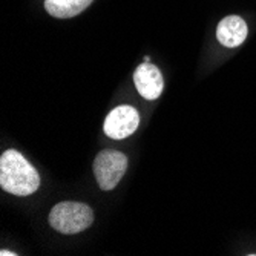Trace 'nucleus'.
I'll return each instance as SVG.
<instances>
[{
  "label": "nucleus",
  "instance_id": "obj_1",
  "mask_svg": "<svg viewBox=\"0 0 256 256\" xmlns=\"http://www.w3.org/2000/svg\"><path fill=\"white\" fill-rule=\"evenodd\" d=\"M0 188L16 196H28L40 188L36 168L18 150L10 149L0 158Z\"/></svg>",
  "mask_w": 256,
  "mask_h": 256
},
{
  "label": "nucleus",
  "instance_id": "obj_2",
  "mask_svg": "<svg viewBox=\"0 0 256 256\" xmlns=\"http://www.w3.org/2000/svg\"><path fill=\"white\" fill-rule=\"evenodd\" d=\"M54 230L63 235H76L89 228L94 222V212L84 202L63 201L56 204L48 216Z\"/></svg>",
  "mask_w": 256,
  "mask_h": 256
},
{
  "label": "nucleus",
  "instance_id": "obj_3",
  "mask_svg": "<svg viewBox=\"0 0 256 256\" xmlns=\"http://www.w3.org/2000/svg\"><path fill=\"white\" fill-rule=\"evenodd\" d=\"M92 169L100 189L109 192L117 188L120 180L124 176L128 170V156L120 150L104 149L96 156Z\"/></svg>",
  "mask_w": 256,
  "mask_h": 256
},
{
  "label": "nucleus",
  "instance_id": "obj_4",
  "mask_svg": "<svg viewBox=\"0 0 256 256\" xmlns=\"http://www.w3.org/2000/svg\"><path fill=\"white\" fill-rule=\"evenodd\" d=\"M140 124V114L135 108L123 104L112 109L104 120L103 130L112 140H124L130 136Z\"/></svg>",
  "mask_w": 256,
  "mask_h": 256
},
{
  "label": "nucleus",
  "instance_id": "obj_5",
  "mask_svg": "<svg viewBox=\"0 0 256 256\" xmlns=\"http://www.w3.org/2000/svg\"><path fill=\"white\" fill-rule=\"evenodd\" d=\"M134 83L138 94L146 100H156L162 89H164V80H162L161 71L152 63H142L134 72Z\"/></svg>",
  "mask_w": 256,
  "mask_h": 256
},
{
  "label": "nucleus",
  "instance_id": "obj_6",
  "mask_svg": "<svg viewBox=\"0 0 256 256\" xmlns=\"http://www.w3.org/2000/svg\"><path fill=\"white\" fill-rule=\"evenodd\" d=\"M247 23L240 16H227L216 26V38L226 48H236L247 38Z\"/></svg>",
  "mask_w": 256,
  "mask_h": 256
},
{
  "label": "nucleus",
  "instance_id": "obj_7",
  "mask_svg": "<svg viewBox=\"0 0 256 256\" xmlns=\"http://www.w3.org/2000/svg\"><path fill=\"white\" fill-rule=\"evenodd\" d=\"M94 0H44V8L52 17L71 18L82 14Z\"/></svg>",
  "mask_w": 256,
  "mask_h": 256
},
{
  "label": "nucleus",
  "instance_id": "obj_8",
  "mask_svg": "<svg viewBox=\"0 0 256 256\" xmlns=\"http://www.w3.org/2000/svg\"><path fill=\"white\" fill-rule=\"evenodd\" d=\"M0 254H2V256H16L17 253H12V252H6V250H2V252H0Z\"/></svg>",
  "mask_w": 256,
  "mask_h": 256
}]
</instances>
